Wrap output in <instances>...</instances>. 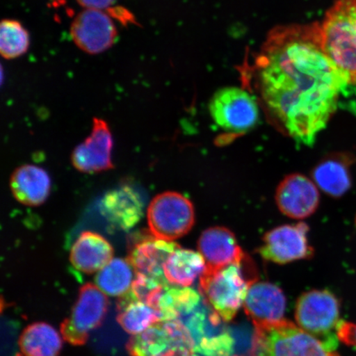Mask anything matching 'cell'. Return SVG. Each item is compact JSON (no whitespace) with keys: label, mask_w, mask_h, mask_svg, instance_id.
<instances>
[{"label":"cell","mask_w":356,"mask_h":356,"mask_svg":"<svg viewBox=\"0 0 356 356\" xmlns=\"http://www.w3.org/2000/svg\"><path fill=\"white\" fill-rule=\"evenodd\" d=\"M242 75L289 136L307 146L326 127L346 84L325 54L319 22L271 30Z\"/></svg>","instance_id":"cell-1"},{"label":"cell","mask_w":356,"mask_h":356,"mask_svg":"<svg viewBox=\"0 0 356 356\" xmlns=\"http://www.w3.org/2000/svg\"><path fill=\"white\" fill-rule=\"evenodd\" d=\"M320 28L325 54L346 83L356 86V0H337Z\"/></svg>","instance_id":"cell-2"},{"label":"cell","mask_w":356,"mask_h":356,"mask_svg":"<svg viewBox=\"0 0 356 356\" xmlns=\"http://www.w3.org/2000/svg\"><path fill=\"white\" fill-rule=\"evenodd\" d=\"M250 261L245 257L239 264L216 270H204L200 277V293L225 322H230L242 306L248 289L257 280L247 270Z\"/></svg>","instance_id":"cell-3"},{"label":"cell","mask_w":356,"mask_h":356,"mask_svg":"<svg viewBox=\"0 0 356 356\" xmlns=\"http://www.w3.org/2000/svg\"><path fill=\"white\" fill-rule=\"evenodd\" d=\"M254 326L252 356H340L336 350L287 320Z\"/></svg>","instance_id":"cell-4"},{"label":"cell","mask_w":356,"mask_h":356,"mask_svg":"<svg viewBox=\"0 0 356 356\" xmlns=\"http://www.w3.org/2000/svg\"><path fill=\"white\" fill-rule=\"evenodd\" d=\"M176 321L188 329L195 353L202 356H232L234 338L219 314L204 298L198 304L181 312Z\"/></svg>","instance_id":"cell-5"},{"label":"cell","mask_w":356,"mask_h":356,"mask_svg":"<svg viewBox=\"0 0 356 356\" xmlns=\"http://www.w3.org/2000/svg\"><path fill=\"white\" fill-rule=\"evenodd\" d=\"M296 318L302 330L337 349L340 302L332 292L313 291L304 293L298 300Z\"/></svg>","instance_id":"cell-6"},{"label":"cell","mask_w":356,"mask_h":356,"mask_svg":"<svg viewBox=\"0 0 356 356\" xmlns=\"http://www.w3.org/2000/svg\"><path fill=\"white\" fill-rule=\"evenodd\" d=\"M149 232L155 238L175 242L195 224L193 204L184 195L167 191L156 195L147 211Z\"/></svg>","instance_id":"cell-7"},{"label":"cell","mask_w":356,"mask_h":356,"mask_svg":"<svg viewBox=\"0 0 356 356\" xmlns=\"http://www.w3.org/2000/svg\"><path fill=\"white\" fill-rule=\"evenodd\" d=\"M131 356H189L195 343L188 329L179 321L159 322L128 341Z\"/></svg>","instance_id":"cell-8"},{"label":"cell","mask_w":356,"mask_h":356,"mask_svg":"<svg viewBox=\"0 0 356 356\" xmlns=\"http://www.w3.org/2000/svg\"><path fill=\"white\" fill-rule=\"evenodd\" d=\"M106 296L95 284L88 283L80 289L70 317L60 326L65 341L73 346L86 343L89 334L104 321L109 305Z\"/></svg>","instance_id":"cell-9"},{"label":"cell","mask_w":356,"mask_h":356,"mask_svg":"<svg viewBox=\"0 0 356 356\" xmlns=\"http://www.w3.org/2000/svg\"><path fill=\"white\" fill-rule=\"evenodd\" d=\"M209 108L217 126L231 133L250 131L259 118L255 97L243 88L220 89L212 97Z\"/></svg>","instance_id":"cell-10"},{"label":"cell","mask_w":356,"mask_h":356,"mask_svg":"<svg viewBox=\"0 0 356 356\" xmlns=\"http://www.w3.org/2000/svg\"><path fill=\"white\" fill-rule=\"evenodd\" d=\"M309 227L305 222L277 227L266 233L259 253L266 260L286 264L312 257V248L307 234Z\"/></svg>","instance_id":"cell-11"},{"label":"cell","mask_w":356,"mask_h":356,"mask_svg":"<svg viewBox=\"0 0 356 356\" xmlns=\"http://www.w3.org/2000/svg\"><path fill=\"white\" fill-rule=\"evenodd\" d=\"M70 35L80 50L95 55L108 50L115 42L118 32L108 13L86 10L75 17Z\"/></svg>","instance_id":"cell-12"},{"label":"cell","mask_w":356,"mask_h":356,"mask_svg":"<svg viewBox=\"0 0 356 356\" xmlns=\"http://www.w3.org/2000/svg\"><path fill=\"white\" fill-rule=\"evenodd\" d=\"M275 200L279 210L284 216L302 220L317 211L320 195L315 182L299 173H293L280 182Z\"/></svg>","instance_id":"cell-13"},{"label":"cell","mask_w":356,"mask_h":356,"mask_svg":"<svg viewBox=\"0 0 356 356\" xmlns=\"http://www.w3.org/2000/svg\"><path fill=\"white\" fill-rule=\"evenodd\" d=\"M113 136L108 123L95 118L90 136L73 151V165L78 171L86 173L108 171L113 168Z\"/></svg>","instance_id":"cell-14"},{"label":"cell","mask_w":356,"mask_h":356,"mask_svg":"<svg viewBox=\"0 0 356 356\" xmlns=\"http://www.w3.org/2000/svg\"><path fill=\"white\" fill-rule=\"evenodd\" d=\"M179 247L175 242L159 239L153 235L145 236L132 244L127 260L136 274L168 283L163 266L168 258Z\"/></svg>","instance_id":"cell-15"},{"label":"cell","mask_w":356,"mask_h":356,"mask_svg":"<svg viewBox=\"0 0 356 356\" xmlns=\"http://www.w3.org/2000/svg\"><path fill=\"white\" fill-rule=\"evenodd\" d=\"M198 250L206 261L207 270L239 264L245 258L235 235L225 227H212L204 230L199 238Z\"/></svg>","instance_id":"cell-16"},{"label":"cell","mask_w":356,"mask_h":356,"mask_svg":"<svg viewBox=\"0 0 356 356\" xmlns=\"http://www.w3.org/2000/svg\"><path fill=\"white\" fill-rule=\"evenodd\" d=\"M101 212L111 226L127 230L135 226L143 216V202L136 191L130 186H121L104 195Z\"/></svg>","instance_id":"cell-17"},{"label":"cell","mask_w":356,"mask_h":356,"mask_svg":"<svg viewBox=\"0 0 356 356\" xmlns=\"http://www.w3.org/2000/svg\"><path fill=\"white\" fill-rule=\"evenodd\" d=\"M245 313L253 324L273 323L283 320L286 298L282 289L270 283L252 284L244 301Z\"/></svg>","instance_id":"cell-18"},{"label":"cell","mask_w":356,"mask_h":356,"mask_svg":"<svg viewBox=\"0 0 356 356\" xmlns=\"http://www.w3.org/2000/svg\"><path fill=\"white\" fill-rule=\"evenodd\" d=\"M113 248L104 236L86 231L71 248L70 260L79 271L86 274L99 273L113 259Z\"/></svg>","instance_id":"cell-19"},{"label":"cell","mask_w":356,"mask_h":356,"mask_svg":"<svg viewBox=\"0 0 356 356\" xmlns=\"http://www.w3.org/2000/svg\"><path fill=\"white\" fill-rule=\"evenodd\" d=\"M10 188L17 202L38 207L46 202L50 194V177L42 168L30 164L21 166L13 172Z\"/></svg>","instance_id":"cell-20"},{"label":"cell","mask_w":356,"mask_h":356,"mask_svg":"<svg viewBox=\"0 0 356 356\" xmlns=\"http://www.w3.org/2000/svg\"><path fill=\"white\" fill-rule=\"evenodd\" d=\"M206 268V261L199 252L179 247L168 258L163 266V273L168 284L188 287L202 275Z\"/></svg>","instance_id":"cell-21"},{"label":"cell","mask_w":356,"mask_h":356,"mask_svg":"<svg viewBox=\"0 0 356 356\" xmlns=\"http://www.w3.org/2000/svg\"><path fill=\"white\" fill-rule=\"evenodd\" d=\"M19 346L25 356H58L62 349V339L51 325L38 323L30 325L22 333Z\"/></svg>","instance_id":"cell-22"},{"label":"cell","mask_w":356,"mask_h":356,"mask_svg":"<svg viewBox=\"0 0 356 356\" xmlns=\"http://www.w3.org/2000/svg\"><path fill=\"white\" fill-rule=\"evenodd\" d=\"M133 266L128 260L114 258L97 273L96 286L105 295L111 297H123L130 292L134 280Z\"/></svg>","instance_id":"cell-23"},{"label":"cell","mask_w":356,"mask_h":356,"mask_svg":"<svg viewBox=\"0 0 356 356\" xmlns=\"http://www.w3.org/2000/svg\"><path fill=\"white\" fill-rule=\"evenodd\" d=\"M118 321L124 331L136 336L161 322V318L152 307L126 295L119 302Z\"/></svg>","instance_id":"cell-24"},{"label":"cell","mask_w":356,"mask_h":356,"mask_svg":"<svg viewBox=\"0 0 356 356\" xmlns=\"http://www.w3.org/2000/svg\"><path fill=\"white\" fill-rule=\"evenodd\" d=\"M313 178L315 184L332 197H341L350 189V172L340 159L323 160L314 169Z\"/></svg>","instance_id":"cell-25"},{"label":"cell","mask_w":356,"mask_h":356,"mask_svg":"<svg viewBox=\"0 0 356 356\" xmlns=\"http://www.w3.org/2000/svg\"><path fill=\"white\" fill-rule=\"evenodd\" d=\"M30 46L28 31L21 22L4 19L0 25V53L7 60L24 55Z\"/></svg>","instance_id":"cell-26"},{"label":"cell","mask_w":356,"mask_h":356,"mask_svg":"<svg viewBox=\"0 0 356 356\" xmlns=\"http://www.w3.org/2000/svg\"><path fill=\"white\" fill-rule=\"evenodd\" d=\"M337 335L339 341L356 350V323L341 320L337 328Z\"/></svg>","instance_id":"cell-27"},{"label":"cell","mask_w":356,"mask_h":356,"mask_svg":"<svg viewBox=\"0 0 356 356\" xmlns=\"http://www.w3.org/2000/svg\"><path fill=\"white\" fill-rule=\"evenodd\" d=\"M86 10H105L115 2V0H76Z\"/></svg>","instance_id":"cell-28"},{"label":"cell","mask_w":356,"mask_h":356,"mask_svg":"<svg viewBox=\"0 0 356 356\" xmlns=\"http://www.w3.org/2000/svg\"><path fill=\"white\" fill-rule=\"evenodd\" d=\"M189 356H200V355H195V353H193V354H191V355H189Z\"/></svg>","instance_id":"cell-29"},{"label":"cell","mask_w":356,"mask_h":356,"mask_svg":"<svg viewBox=\"0 0 356 356\" xmlns=\"http://www.w3.org/2000/svg\"><path fill=\"white\" fill-rule=\"evenodd\" d=\"M15 356H25V355H22V354H17V355H16Z\"/></svg>","instance_id":"cell-30"}]
</instances>
